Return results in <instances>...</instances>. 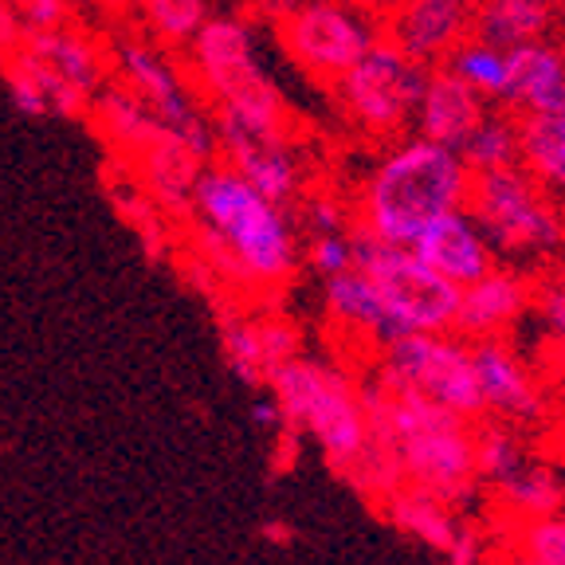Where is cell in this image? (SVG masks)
I'll use <instances>...</instances> for the list:
<instances>
[{
  "label": "cell",
  "instance_id": "3",
  "mask_svg": "<svg viewBox=\"0 0 565 565\" xmlns=\"http://www.w3.org/2000/svg\"><path fill=\"white\" fill-rule=\"evenodd\" d=\"M468 189L471 169L456 150L428 138H397L353 193V228L408 247L440 212L463 209Z\"/></svg>",
  "mask_w": 565,
  "mask_h": 565
},
{
  "label": "cell",
  "instance_id": "26",
  "mask_svg": "<svg viewBox=\"0 0 565 565\" xmlns=\"http://www.w3.org/2000/svg\"><path fill=\"white\" fill-rule=\"evenodd\" d=\"M459 158L471 173H487V169L519 166V115L507 106L491 103L487 115L476 122V130L468 134V141L459 146Z\"/></svg>",
  "mask_w": 565,
  "mask_h": 565
},
{
  "label": "cell",
  "instance_id": "31",
  "mask_svg": "<svg viewBox=\"0 0 565 565\" xmlns=\"http://www.w3.org/2000/svg\"><path fill=\"white\" fill-rule=\"evenodd\" d=\"M514 565H565V511L514 526Z\"/></svg>",
  "mask_w": 565,
  "mask_h": 565
},
{
  "label": "cell",
  "instance_id": "24",
  "mask_svg": "<svg viewBox=\"0 0 565 565\" xmlns=\"http://www.w3.org/2000/svg\"><path fill=\"white\" fill-rule=\"evenodd\" d=\"M519 166L554 201H565V110L519 115Z\"/></svg>",
  "mask_w": 565,
  "mask_h": 565
},
{
  "label": "cell",
  "instance_id": "4",
  "mask_svg": "<svg viewBox=\"0 0 565 565\" xmlns=\"http://www.w3.org/2000/svg\"><path fill=\"white\" fill-rule=\"evenodd\" d=\"M267 393L282 413V428L318 440L327 463L350 479L373 448L370 413H365L362 381L345 365L295 353L291 362L267 377Z\"/></svg>",
  "mask_w": 565,
  "mask_h": 565
},
{
  "label": "cell",
  "instance_id": "29",
  "mask_svg": "<svg viewBox=\"0 0 565 565\" xmlns=\"http://www.w3.org/2000/svg\"><path fill=\"white\" fill-rule=\"evenodd\" d=\"M221 345H224V362L236 373L244 385L264 388L271 377V365H267L264 342H259V318L256 310H228L221 315Z\"/></svg>",
  "mask_w": 565,
  "mask_h": 565
},
{
  "label": "cell",
  "instance_id": "10",
  "mask_svg": "<svg viewBox=\"0 0 565 565\" xmlns=\"http://www.w3.org/2000/svg\"><path fill=\"white\" fill-rule=\"evenodd\" d=\"M381 35V17L358 0H299L275 24L282 55L322 87H334L342 71L362 60Z\"/></svg>",
  "mask_w": 565,
  "mask_h": 565
},
{
  "label": "cell",
  "instance_id": "32",
  "mask_svg": "<svg viewBox=\"0 0 565 565\" xmlns=\"http://www.w3.org/2000/svg\"><path fill=\"white\" fill-rule=\"evenodd\" d=\"M299 224L307 236L315 232H350L353 228V209L350 201L334 193H302L299 196Z\"/></svg>",
  "mask_w": 565,
  "mask_h": 565
},
{
  "label": "cell",
  "instance_id": "42",
  "mask_svg": "<svg viewBox=\"0 0 565 565\" xmlns=\"http://www.w3.org/2000/svg\"><path fill=\"white\" fill-rule=\"evenodd\" d=\"M550 279H554L557 287H562V295H565V264H557V267H554V275H550Z\"/></svg>",
  "mask_w": 565,
  "mask_h": 565
},
{
  "label": "cell",
  "instance_id": "13",
  "mask_svg": "<svg viewBox=\"0 0 565 565\" xmlns=\"http://www.w3.org/2000/svg\"><path fill=\"white\" fill-rule=\"evenodd\" d=\"M212 161L236 169L247 185H256L267 201L291 209L307 193V166L291 134L256 130L212 115Z\"/></svg>",
  "mask_w": 565,
  "mask_h": 565
},
{
  "label": "cell",
  "instance_id": "27",
  "mask_svg": "<svg viewBox=\"0 0 565 565\" xmlns=\"http://www.w3.org/2000/svg\"><path fill=\"white\" fill-rule=\"evenodd\" d=\"M471 436H476V476L483 487H499L530 459L522 428H514L507 420L483 416V420H476Z\"/></svg>",
  "mask_w": 565,
  "mask_h": 565
},
{
  "label": "cell",
  "instance_id": "6",
  "mask_svg": "<svg viewBox=\"0 0 565 565\" xmlns=\"http://www.w3.org/2000/svg\"><path fill=\"white\" fill-rule=\"evenodd\" d=\"M463 209L476 216L499 256L514 259H562L565 212L522 166L471 173Z\"/></svg>",
  "mask_w": 565,
  "mask_h": 565
},
{
  "label": "cell",
  "instance_id": "15",
  "mask_svg": "<svg viewBox=\"0 0 565 565\" xmlns=\"http://www.w3.org/2000/svg\"><path fill=\"white\" fill-rule=\"evenodd\" d=\"M476 32V0H397L381 17V35L408 60L440 67Z\"/></svg>",
  "mask_w": 565,
  "mask_h": 565
},
{
  "label": "cell",
  "instance_id": "1",
  "mask_svg": "<svg viewBox=\"0 0 565 565\" xmlns=\"http://www.w3.org/2000/svg\"><path fill=\"white\" fill-rule=\"evenodd\" d=\"M193 267L209 287L244 295L279 291L302 267V236L291 209L267 201L236 169L209 161L189 196Z\"/></svg>",
  "mask_w": 565,
  "mask_h": 565
},
{
  "label": "cell",
  "instance_id": "28",
  "mask_svg": "<svg viewBox=\"0 0 565 565\" xmlns=\"http://www.w3.org/2000/svg\"><path fill=\"white\" fill-rule=\"evenodd\" d=\"M209 17V0H138V20L146 28V40H153L166 52H185Z\"/></svg>",
  "mask_w": 565,
  "mask_h": 565
},
{
  "label": "cell",
  "instance_id": "41",
  "mask_svg": "<svg viewBox=\"0 0 565 565\" xmlns=\"http://www.w3.org/2000/svg\"><path fill=\"white\" fill-rule=\"evenodd\" d=\"M554 40H557V52H562V60H565V20H562V24H557Z\"/></svg>",
  "mask_w": 565,
  "mask_h": 565
},
{
  "label": "cell",
  "instance_id": "2",
  "mask_svg": "<svg viewBox=\"0 0 565 565\" xmlns=\"http://www.w3.org/2000/svg\"><path fill=\"white\" fill-rule=\"evenodd\" d=\"M362 397L373 440L388 451L401 483L420 487L451 507L471 503L479 487L476 424L377 377L362 381Z\"/></svg>",
  "mask_w": 565,
  "mask_h": 565
},
{
  "label": "cell",
  "instance_id": "40",
  "mask_svg": "<svg viewBox=\"0 0 565 565\" xmlns=\"http://www.w3.org/2000/svg\"><path fill=\"white\" fill-rule=\"evenodd\" d=\"M358 4H365V9H370V12H377V17H385V12L393 9L397 0H358Z\"/></svg>",
  "mask_w": 565,
  "mask_h": 565
},
{
  "label": "cell",
  "instance_id": "11",
  "mask_svg": "<svg viewBox=\"0 0 565 565\" xmlns=\"http://www.w3.org/2000/svg\"><path fill=\"white\" fill-rule=\"evenodd\" d=\"M110 75L134 98L150 106V115L166 130L181 134V138L212 153L209 106L196 95V87L185 75V63H177L173 52L158 47L153 40H118L115 52H110Z\"/></svg>",
  "mask_w": 565,
  "mask_h": 565
},
{
  "label": "cell",
  "instance_id": "21",
  "mask_svg": "<svg viewBox=\"0 0 565 565\" xmlns=\"http://www.w3.org/2000/svg\"><path fill=\"white\" fill-rule=\"evenodd\" d=\"M565 20V0H476V32L494 47L554 40Z\"/></svg>",
  "mask_w": 565,
  "mask_h": 565
},
{
  "label": "cell",
  "instance_id": "25",
  "mask_svg": "<svg viewBox=\"0 0 565 565\" xmlns=\"http://www.w3.org/2000/svg\"><path fill=\"white\" fill-rule=\"evenodd\" d=\"M494 491V507L519 526V522L546 519V514L565 511V483L550 463L526 459L511 479H503Z\"/></svg>",
  "mask_w": 565,
  "mask_h": 565
},
{
  "label": "cell",
  "instance_id": "16",
  "mask_svg": "<svg viewBox=\"0 0 565 565\" xmlns=\"http://www.w3.org/2000/svg\"><path fill=\"white\" fill-rule=\"evenodd\" d=\"M534 291H539V279H530L522 267L494 264L476 282L459 287V307L451 330L459 338H468V342L507 338L534 310Z\"/></svg>",
  "mask_w": 565,
  "mask_h": 565
},
{
  "label": "cell",
  "instance_id": "34",
  "mask_svg": "<svg viewBox=\"0 0 565 565\" xmlns=\"http://www.w3.org/2000/svg\"><path fill=\"white\" fill-rule=\"evenodd\" d=\"M534 310H539L542 327H546V338L554 345L557 362L565 365V295L554 279H542L539 291H534Z\"/></svg>",
  "mask_w": 565,
  "mask_h": 565
},
{
  "label": "cell",
  "instance_id": "5",
  "mask_svg": "<svg viewBox=\"0 0 565 565\" xmlns=\"http://www.w3.org/2000/svg\"><path fill=\"white\" fill-rule=\"evenodd\" d=\"M185 75L209 115L291 134V110L259 60L256 32L239 17H209L185 47Z\"/></svg>",
  "mask_w": 565,
  "mask_h": 565
},
{
  "label": "cell",
  "instance_id": "35",
  "mask_svg": "<svg viewBox=\"0 0 565 565\" xmlns=\"http://www.w3.org/2000/svg\"><path fill=\"white\" fill-rule=\"evenodd\" d=\"M20 12V20H24V28L32 32V28H55V24H67L71 20V0H12Z\"/></svg>",
  "mask_w": 565,
  "mask_h": 565
},
{
  "label": "cell",
  "instance_id": "19",
  "mask_svg": "<svg viewBox=\"0 0 565 565\" xmlns=\"http://www.w3.org/2000/svg\"><path fill=\"white\" fill-rule=\"evenodd\" d=\"M514 115H554L565 110V60L550 40L507 47V95L503 103Z\"/></svg>",
  "mask_w": 565,
  "mask_h": 565
},
{
  "label": "cell",
  "instance_id": "30",
  "mask_svg": "<svg viewBox=\"0 0 565 565\" xmlns=\"http://www.w3.org/2000/svg\"><path fill=\"white\" fill-rule=\"evenodd\" d=\"M448 67L459 79L471 83L487 103H503L507 95V52L503 47L487 44L479 35H468L456 52L448 55Z\"/></svg>",
  "mask_w": 565,
  "mask_h": 565
},
{
  "label": "cell",
  "instance_id": "39",
  "mask_svg": "<svg viewBox=\"0 0 565 565\" xmlns=\"http://www.w3.org/2000/svg\"><path fill=\"white\" fill-rule=\"evenodd\" d=\"M252 413H256V420L264 424V428H282V413H279V405H275V397L259 401Z\"/></svg>",
  "mask_w": 565,
  "mask_h": 565
},
{
  "label": "cell",
  "instance_id": "22",
  "mask_svg": "<svg viewBox=\"0 0 565 565\" xmlns=\"http://www.w3.org/2000/svg\"><path fill=\"white\" fill-rule=\"evenodd\" d=\"M87 118L95 122L103 141L122 161H134L161 130H166V126L150 115V106L141 103V98H134L122 83H106V87L90 98Z\"/></svg>",
  "mask_w": 565,
  "mask_h": 565
},
{
  "label": "cell",
  "instance_id": "8",
  "mask_svg": "<svg viewBox=\"0 0 565 565\" xmlns=\"http://www.w3.org/2000/svg\"><path fill=\"white\" fill-rule=\"evenodd\" d=\"M424 75H428L424 63L408 60L397 44L377 35L362 60L350 71H342V79L330 87V95L358 134L377 141H397L401 134L413 130Z\"/></svg>",
  "mask_w": 565,
  "mask_h": 565
},
{
  "label": "cell",
  "instance_id": "36",
  "mask_svg": "<svg viewBox=\"0 0 565 565\" xmlns=\"http://www.w3.org/2000/svg\"><path fill=\"white\" fill-rule=\"evenodd\" d=\"M440 562L444 565H483V539H479V530L471 526V522L459 526V534L440 554Z\"/></svg>",
  "mask_w": 565,
  "mask_h": 565
},
{
  "label": "cell",
  "instance_id": "9",
  "mask_svg": "<svg viewBox=\"0 0 565 565\" xmlns=\"http://www.w3.org/2000/svg\"><path fill=\"white\" fill-rule=\"evenodd\" d=\"M353 267L377 287L385 315L397 334L408 330H451L459 307V287L413 256V247L385 244L370 232H350Z\"/></svg>",
  "mask_w": 565,
  "mask_h": 565
},
{
  "label": "cell",
  "instance_id": "37",
  "mask_svg": "<svg viewBox=\"0 0 565 565\" xmlns=\"http://www.w3.org/2000/svg\"><path fill=\"white\" fill-rule=\"evenodd\" d=\"M24 35H28V28H24V20H20L17 4H12V0H0V60L17 52V47L24 44Z\"/></svg>",
  "mask_w": 565,
  "mask_h": 565
},
{
  "label": "cell",
  "instance_id": "38",
  "mask_svg": "<svg viewBox=\"0 0 565 565\" xmlns=\"http://www.w3.org/2000/svg\"><path fill=\"white\" fill-rule=\"evenodd\" d=\"M295 4H299V0H252V12H256L259 20H267V24H279L282 17H287V12L295 9Z\"/></svg>",
  "mask_w": 565,
  "mask_h": 565
},
{
  "label": "cell",
  "instance_id": "14",
  "mask_svg": "<svg viewBox=\"0 0 565 565\" xmlns=\"http://www.w3.org/2000/svg\"><path fill=\"white\" fill-rule=\"evenodd\" d=\"M471 365H476L483 416L507 420L514 428H530V424L546 420V388L539 385L534 370L522 362V353L507 338H479V342H471Z\"/></svg>",
  "mask_w": 565,
  "mask_h": 565
},
{
  "label": "cell",
  "instance_id": "7",
  "mask_svg": "<svg viewBox=\"0 0 565 565\" xmlns=\"http://www.w3.org/2000/svg\"><path fill=\"white\" fill-rule=\"evenodd\" d=\"M373 377L393 388H408L416 397L433 401L463 420H483L476 365H471V342L456 330H408L393 334L377 350Z\"/></svg>",
  "mask_w": 565,
  "mask_h": 565
},
{
  "label": "cell",
  "instance_id": "20",
  "mask_svg": "<svg viewBox=\"0 0 565 565\" xmlns=\"http://www.w3.org/2000/svg\"><path fill=\"white\" fill-rule=\"evenodd\" d=\"M322 310H327L330 327L342 330L350 342H362L373 353L397 334L393 322H388L385 302H381L373 279L365 271H358V267L330 275L327 287H322Z\"/></svg>",
  "mask_w": 565,
  "mask_h": 565
},
{
  "label": "cell",
  "instance_id": "17",
  "mask_svg": "<svg viewBox=\"0 0 565 565\" xmlns=\"http://www.w3.org/2000/svg\"><path fill=\"white\" fill-rule=\"evenodd\" d=\"M408 247H413L416 259H424L433 271H440L456 287H468V282H476L479 275H487L499 264V252L491 247L487 232L479 228L468 209L440 212L436 221L424 224L420 236Z\"/></svg>",
  "mask_w": 565,
  "mask_h": 565
},
{
  "label": "cell",
  "instance_id": "23",
  "mask_svg": "<svg viewBox=\"0 0 565 565\" xmlns=\"http://www.w3.org/2000/svg\"><path fill=\"white\" fill-rule=\"evenodd\" d=\"M381 511H385V519L393 522V526L413 534V539L424 542L433 554H444V550L451 546V539L459 534V526H463L459 507L444 503L436 494L420 491V487H408V483L393 487V491L381 499Z\"/></svg>",
  "mask_w": 565,
  "mask_h": 565
},
{
  "label": "cell",
  "instance_id": "18",
  "mask_svg": "<svg viewBox=\"0 0 565 565\" xmlns=\"http://www.w3.org/2000/svg\"><path fill=\"white\" fill-rule=\"evenodd\" d=\"M487 106L491 103L471 83H463L448 63H440V67H428V75H424L413 130L416 138H428L436 146L459 150L468 141V134L476 130L479 118L487 115Z\"/></svg>",
  "mask_w": 565,
  "mask_h": 565
},
{
  "label": "cell",
  "instance_id": "33",
  "mask_svg": "<svg viewBox=\"0 0 565 565\" xmlns=\"http://www.w3.org/2000/svg\"><path fill=\"white\" fill-rule=\"evenodd\" d=\"M350 232H315V236H307V247H302V264H307L310 271L322 275V279H330V275H338V271H350V267H353V239H350Z\"/></svg>",
  "mask_w": 565,
  "mask_h": 565
},
{
  "label": "cell",
  "instance_id": "12",
  "mask_svg": "<svg viewBox=\"0 0 565 565\" xmlns=\"http://www.w3.org/2000/svg\"><path fill=\"white\" fill-rule=\"evenodd\" d=\"M20 52L32 63L47 115L55 118H87L90 98L110 83L106 47L71 20L55 28H32Z\"/></svg>",
  "mask_w": 565,
  "mask_h": 565
}]
</instances>
